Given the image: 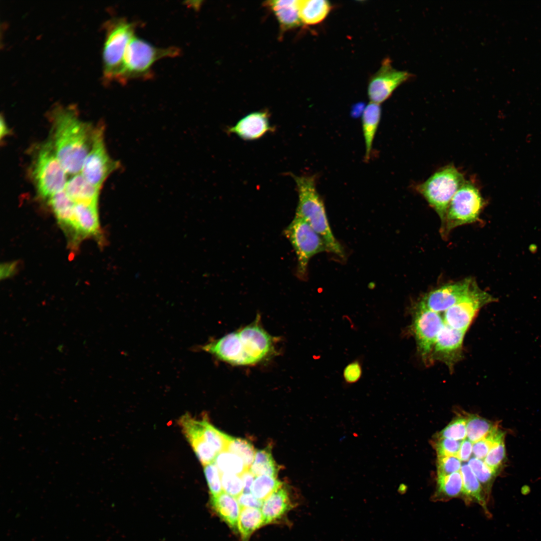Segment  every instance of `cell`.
Listing matches in <instances>:
<instances>
[{"label":"cell","mask_w":541,"mask_h":541,"mask_svg":"<svg viewBox=\"0 0 541 541\" xmlns=\"http://www.w3.org/2000/svg\"><path fill=\"white\" fill-rule=\"evenodd\" d=\"M260 317L250 324L212 340L201 349L235 366H252L268 360L277 353V339L260 325Z\"/></svg>","instance_id":"1"},{"label":"cell","mask_w":541,"mask_h":541,"mask_svg":"<svg viewBox=\"0 0 541 541\" xmlns=\"http://www.w3.org/2000/svg\"><path fill=\"white\" fill-rule=\"evenodd\" d=\"M51 118L50 141L58 159L67 173H79L91 149L94 129L81 120L70 108H55Z\"/></svg>","instance_id":"2"},{"label":"cell","mask_w":541,"mask_h":541,"mask_svg":"<svg viewBox=\"0 0 541 541\" xmlns=\"http://www.w3.org/2000/svg\"><path fill=\"white\" fill-rule=\"evenodd\" d=\"M292 176L298 194L295 215L306 220L322 237L329 252L344 259L345 251L332 231L324 202L317 189V176L295 174Z\"/></svg>","instance_id":"3"},{"label":"cell","mask_w":541,"mask_h":541,"mask_svg":"<svg viewBox=\"0 0 541 541\" xmlns=\"http://www.w3.org/2000/svg\"><path fill=\"white\" fill-rule=\"evenodd\" d=\"M179 54L178 48L157 47L134 36L126 48L117 81L125 84L133 79H149L152 76L151 69L156 61Z\"/></svg>","instance_id":"4"},{"label":"cell","mask_w":541,"mask_h":541,"mask_svg":"<svg viewBox=\"0 0 541 541\" xmlns=\"http://www.w3.org/2000/svg\"><path fill=\"white\" fill-rule=\"evenodd\" d=\"M31 170L33 182L40 196L49 198L65 189L67 182V173L58 159L50 141L38 149Z\"/></svg>","instance_id":"5"},{"label":"cell","mask_w":541,"mask_h":541,"mask_svg":"<svg viewBox=\"0 0 541 541\" xmlns=\"http://www.w3.org/2000/svg\"><path fill=\"white\" fill-rule=\"evenodd\" d=\"M135 29V24L124 18L115 19L108 24L103 50V74L107 81H117Z\"/></svg>","instance_id":"6"},{"label":"cell","mask_w":541,"mask_h":541,"mask_svg":"<svg viewBox=\"0 0 541 541\" xmlns=\"http://www.w3.org/2000/svg\"><path fill=\"white\" fill-rule=\"evenodd\" d=\"M465 181L462 174L450 165L434 173L416 189L436 211L442 223L451 199Z\"/></svg>","instance_id":"7"},{"label":"cell","mask_w":541,"mask_h":541,"mask_svg":"<svg viewBox=\"0 0 541 541\" xmlns=\"http://www.w3.org/2000/svg\"><path fill=\"white\" fill-rule=\"evenodd\" d=\"M484 205L478 189L472 182L465 181L448 205L441 223V236L445 238L456 227L476 221Z\"/></svg>","instance_id":"8"},{"label":"cell","mask_w":541,"mask_h":541,"mask_svg":"<svg viewBox=\"0 0 541 541\" xmlns=\"http://www.w3.org/2000/svg\"><path fill=\"white\" fill-rule=\"evenodd\" d=\"M284 233L296 254L297 276L304 280L307 277L310 259L318 253L329 252L327 245L310 225L297 215H295Z\"/></svg>","instance_id":"9"},{"label":"cell","mask_w":541,"mask_h":541,"mask_svg":"<svg viewBox=\"0 0 541 541\" xmlns=\"http://www.w3.org/2000/svg\"><path fill=\"white\" fill-rule=\"evenodd\" d=\"M410 331L413 336L417 351L426 364H431V356L437 336L443 326V318L439 313L427 308L420 301L412 311Z\"/></svg>","instance_id":"10"},{"label":"cell","mask_w":541,"mask_h":541,"mask_svg":"<svg viewBox=\"0 0 541 541\" xmlns=\"http://www.w3.org/2000/svg\"><path fill=\"white\" fill-rule=\"evenodd\" d=\"M119 166L107 152L104 127L100 126L95 128L92 146L84 162L81 174L89 183L100 189L108 177Z\"/></svg>","instance_id":"11"},{"label":"cell","mask_w":541,"mask_h":541,"mask_svg":"<svg viewBox=\"0 0 541 541\" xmlns=\"http://www.w3.org/2000/svg\"><path fill=\"white\" fill-rule=\"evenodd\" d=\"M496 301V298L480 289L475 282L465 297L444 312V323L453 329L466 332L479 311Z\"/></svg>","instance_id":"12"},{"label":"cell","mask_w":541,"mask_h":541,"mask_svg":"<svg viewBox=\"0 0 541 541\" xmlns=\"http://www.w3.org/2000/svg\"><path fill=\"white\" fill-rule=\"evenodd\" d=\"M412 77L407 71L394 68L389 58L382 62L379 69L369 80L367 93L370 102L381 104L395 90Z\"/></svg>","instance_id":"13"},{"label":"cell","mask_w":541,"mask_h":541,"mask_svg":"<svg viewBox=\"0 0 541 541\" xmlns=\"http://www.w3.org/2000/svg\"><path fill=\"white\" fill-rule=\"evenodd\" d=\"M466 332L453 329L444 323L436 339L431 353V363L440 361L450 370L463 357V342Z\"/></svg>","instance_id":"14"},{"label":"cell","mask_w":541,"mask_h":541,"mask_svg":"<svg viewBox=\"0 0 541 541\" xmlns=\"http://www.w3.org/2000/svg\"><path fill=\"white\" fill-rule=\"evenodd\" d=\"M475 282L468 278L443 285L424 295L420 302L431 311L439 313L445 312L465 297Z\"/></svg>","instance_id":"15"},{"label":"cell","mask_w":541,"mask_h":541,"mask_svg":"<svg viewBox=\"0 0 541 541\" xmlns=\"http://www.w3.org/2000/svg\"><path fill=\"white\" fill-rule=\"evenodd\" d=\"M178 425L196 455L204 466L212 463L217 453L206 442L202 430V420L186 413L178 420Z\"/></svg>","instance_id":"16"},{"label":"cell","mask_w":541,"mask_h":541,"mask_svg":"<svg viewBox=\"0 0 541 541\" xmlns=\"http://www.w3.org/2000/svg\"><path fill=\"white\" fill-rule=\"evenodd\" d=\"M267 112H254L240 119L235 125L226 129L228 134H235L245 141L260 139L268 132L275 131L271 125Z\"/></svg>","instance_id":"17"},{"label":"cell","mask_w":541,"mask_h":541,"mask_svg":"<svg viewBox=\"0 0 541 541\" xmlns=\"http://www.w3.org/2000/svg\"><path fill=\"white\" fill-rule=\"evenodd\" d=\"M296 505L289 490L282 485L262 503L261 510L264 525L281 521Z\"/></svg>","instance_id":"18"},{"label":"cell","mask_w":541,"mask_h":541,"mask_svg":"<svg viewBox=\"0 0 541 541\" xmlns=\"http://www.w3.org/2000/svg\"><path fill=\"white\" fill-rule=\"evenodd\" d=\"M73 230L83 236L96 234L99 229L97 204L76 203Z\"/></svg>","instance_id":"19"},{"label":"cell","mask_w":541,"mask_h":541,"mask_svg":"<svg viewBox=\"0 0 541 541\" xmlns=\"http://www.w3.org/2000/svg\"><path fill=\"white\" fill-rule=\"evenodd\" d=\"M460 472L462 479L461 497L465 503H476L482 507L485 513L489 514L487 507L488 500L483 489L468 464L462 465Z\"/></svg>","instance_id":"20"},{"label":"cell","mask_w":541,"mask_h":541,"mask_svg":"<svg viewBox=\"0 0 541 541\" xmlns=\"http://www.w3.org/2000/svg\"><path fill=\"white\" fill-rule=\"evenodd\" d=\"M213 510L232 530L238 531L237 524L241 507L236 498L222 491L210 497Z\"/></svg>","instance_id":"21"},{"label":"cell","mask_w":541,"mask_h":541,"mask_svg":"<svg viewBox=\"0 0 541 541\" xmlns=\"http://www.w3.org/2000/svg\"><path fill=\"white\" fill-rule=\"evenodd\" d=\"M65 190L76 203H98L100 189L89 183L80 173L67 181Z\"/></svg>","instance_id":"22"},{"label":"cell","mask_w":541,"mask_h":541,"mask_svg":"<svg viewBox=\"0 0 541 541\" xmlns=\"http://www.w3.org/2000/svg\"><path fill=\"white\" fill-rule=\"evenodd\" d=\"M381 117V107L379 104L370 102L362 112V125L365 144V161L370 159L373 141Z\"/></svg>","instance_id":"23"},{"label":"cell","mask_w":541,"mask_h":541,"mask_svg":"<svg viewBox=\"0 0 541 541\" xmlns=\"http://www.w3.org/2000/svg\"><path fill=\"white\" fill-rule=\"evenodd\" d=\"M299 0H277L268 2L277 20L284 29L299 26L301 22Z\"/></svg>","instance_id":"24"},{"label":"cell","mask_w":541,"mask_h":541,"mask_svg":"<svg viewBox=\"0 0 541 541\" xmlns=\"http://www.w3.org/2000/svg\"><path fill=\"white\" fill-rule=\"evenodd\" d=\"M49 204L60 224L73 229V221L76 202L65 190L59 191L48 198Z\"/></svg>","instance_id":"25"},{"label":"cell","mask_w":541,"mask_h":541,"mask_svg":"<svg viewBox=\"0 0 541 541\" xmlns=\"http://www.w3.org/2000/svg\"><path fill=\"white\" fill-rule=\"evenodd\" d=\"M299 6L301 22L307 25L321 23L332 8L331 4L326 0H299Z\"/></svg>","instance_id":"26"},{"label":"cell","mask_w":541,"mask_h":541,"mask_svg":"<svg viewBox=\"0 0 541 541\" xmlns=\"http://www.w3.org/2000/svg\"><path fill=\"white\" fill-rule=\"evenodd\" d=\"M462 493V479L459 471L437 477L436 487L432 496L433 501H446L461 497Z\"/></svg>","instance_id":"27"},{"label":"cell","mask_w":541,"mask_h":541,"mask_svg":"<svg viewBox=\"0 0 541 541\" xmlns=\"http://www.w3.org/2000/svg\"><path fill=\"white\" fill-rule=\"evenodd\" d=\"M264 525V519L260 508L241 507L237 528L242 541H248L251 534Z\"/></svg>","instance_id":"28"},{"label":"cell","mask_w":541,"mask_h":541,"mask_svg":"<svg viewBox=\"0 0 541 541\" xmlns=\"http://www.w3.org/2000/svg\"><path fill=\"white\" fill-rule=\"evenodd\" d=\"M466 417V438L473 443L485 438L498 426L477 414H468Z\"/></svg>","instance_id":"29"},{"label":"cell","mask_w":541,"mask_h":541,"mask_svg":"<svg viewBox=\"0 0 541 541\" xmlns=\"http://www.w3.org/2000/svg\"><path fill=\"white\" fill-rule=\"evenodd\" d=\"M467 464L481 484L488 501L493 483L497 474L485 464L483 460L474 456L471 457Z\"/></svg>","instance_id":"30"},{"label":"cell","mask_w":541,"mask_h":541,"mask_svg":"<svg viewBox=\"0 0 541 541\" xmlns=\"http://www.w3.org/2000/svg\"><path fill=\"white\" fill-rule=\"evenodd\" d=\"M214 463L221 473L241 475L248 469L243 460L237 455L225 450L218 453Z\"/></svg>","instance_id":"31"},{"label":"cell","mask_w":541,"mask_h":541,"mask_svg":"<svg viewBox=\"0 0 541 541\" xmlns=\"http://www.w3.org/2000/svg\"><path fill=\"white\" fill-rule=\"evenodd\" d=\"M249 470L255 476L261 475L277 476L278 469L269 448L256 452Z\"/></svg>","instance_id":"32"},{"label":"cell","mask_w":541,"mask_h":541,"mask_svg":"<svg viewBox=\"0 0 541 541\" xmlns=\"http://www.w3.org/2000/svg\"><path fill=\"white\" fill-rule=\"evenodd\" d=\"M277 477L267 475L256 476L252 483L251 493L256 498L264 501L282 486Z\"/></svg>","instance_id":"33"},{"label":"cell","mask_w":541,"mask_h":541,"mask_svg":"<svg viewBox=\"0 0 541 541\" xmlns=\"http://www.w3.org/2000/svg\"><path fill=\"white\" fill-rule=\"evenodd\" d=\"M226 450L239 456L246 467L249 469L255 457L256 451L248 441L229 436Z\"/></svg>","instance_id":"34"},{"label":"cell","mask_w":541,"mask_h":541,"mask_svg":"<svg viewBox=\"0 0 541 541\" xmlns=\"http://www.w3.org/2000/svg\"><path fill=\"white\" fill-rule=\"evenodd\" d=\"M483 460L496 474H498L500 472L506 460L504 438L493 445Z\"/></svg>","instance_id":"35"},{"label":"cell","mask_w":541,"mask_h":541,"mask_svg":"<svg viewBox=\"0 0 541 541\" xmlns=\"http://www.w3.org/2000/svg\"><path fill=\"white\" fill-rule=\"evenodd\" d=\"M505 438V432L498 426L485 438L473 443V456L483 460L493 445Z\"/></svg>","instance_id":"36"},{"label":"cell","mask_w":541,"mask_h":541,"mask_svg":"<svg viewBox=\"0 0 541 541\" xmlns=\"http://www.w3.org/2000/svg\"><path fill=\"white\" fill-rule=\"evenodd\" d=\"M435 437L447 438L457 441L464 440L467 437L466 417L460 416L455 417Z\"/></svg>","instance_id":"37"},{"label":"cell","mask_w":541,"mask_h":541,"mask_svg":"<svg viewBox=\"0 0 541 541\" xmlns=\"http://www.w3.org/2000/svg\"><path fill=\"white\" fill-rule=\"evenodd\" d=\"M221 482L223 491L235 498L243 492V485L240 475L221 473Z\"/></svg>","instance_id":"38"},{"label":"cell","mask_w":541,"mask_h":541,"mask_svg":"<svg viewBox=\"0 0 541 541\" xmlns=\"http://www.w3.org/2000/svg\"><path fill=\"white\" fill-rule=\"evenodd\" d=\"M204 472L211 496H214L223 491L221 473L214 462L204 466Z\"/></svg>","instance_id":"39"},{"label":"cell","mask_w":541,"mask_h":541,"mask_svg":"<svg viewBox=\"0 0 541 541\" xmlns=\"http://www.w3.org/2000/svg\"><path fill=\"white\" fill-rule=\"evenodd\" d=\"M462 441L455 440L447 438H436L433 442V447L437 457L455 456L458 453Z\"/></svg>","instance_id":"40"},{"label":"cell","mask_w":541,"mask_h":541,"mask_svg":"<svg viewBox=\"0 0 541 541\" xmlns=\"http://www.w3.org/2000/svg\"><path fill=\"white\" fill-rule=\"evenodd\" d=\"M461 466V461L457 456L437 457V476L447 475L459 471Z\"/></svg>","instance_id":"41"},{"label":"cell","mask_w":541,"mask_h":541,"mask_svg":"<svg viewBox=\"0 0 541 541\" xmlns=\"http://www.w3.org/2000/svg\"><path fill=\"white\" fill-rule=\"evenodd\" d=\"M363 373L362 361L356 359L344 368L343 371V381L346 385H352L358 382Z\"/></svg>","instance_id":"42"},{"label":"cell","mask_w":541,"mask_h":541,"mask_svg":"<svg viewBox=\"0 0 541 541\" xmlns=\"http://www.w3.org/2000/svg\"><path fill=\"white\" fill-rule=\"evenodd\" d=\"M237 499L241 507L260 508L263 503L262 501L256 498L250 492H242L237 497Z\"/></svg>","instance_id":"43"},{"label":"cell","mask_w":541,"mask_h":541,"mask_svg":"<svg viewBox=\"0 0 541 541\" xmlns=\"http://www.w3.org/2000/svg\"><path fill=\"white\" fill-rule=\"evenodd\" d=\"M472 450L473 443L467 438H466L462 441L457 456L461 461H468L471 458L472 454Z\"/></svg>","instance_id":"44"},{"label":"cell","mask_w":541,"mask_h":541,"mask_svg":"<svg viewBox=\"0 0 541 541\" xmlns=\"http://www.w3.org/2000/svg\"><path fill=\"white\" fill-rule=\"evenodd\" d=\"M240 476L243 485V492H251V486L256 476L250 471L249 469L243 472Z\"/></svg>","instance_id":"45"},{"label":"cell","mask_w":541,"mask_h":541,"mask_svg":"<svg viewBox=\"0 0 541 541\" xmlns=\"http://www.w3.org/2000/svg\"><path fill=\"white\" fill-rule=\"evenodd\" d=\"M16 264L14 263H8L2 265L1 268V277L5 278L11 276L15 272Z\"/></svg>","instance_id":"46"},{"label":"cell","mask_w":541,"mask_h":541,"mask_svg":"<svg viewBox=\"0 0 541 541\" xmlns=\"http://www.w3.org/2000/svg\"><path fill=\"white\" fill-rule=\"evenodd\" d=\"M0 126V137L2 139L3 138H4L6 136H7L10 132L7 124L6 123L4 118L2 116H1V118Z\"/></svg>","instance_id":"47"}]
</instances>
